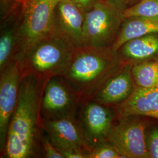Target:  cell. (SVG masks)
Listing matches in <instances>:
<instances>
[{
    "label": "cell",
    "mask_w": 158,
    "mask_h": 158,
    "mask_svg": "<svg viewBox=\"0 0 158 158\" xmlns=\"http://www.w3.org/2000/svg\"><path fill=\"white\" fill-rule=\"evenodd\" d=\"M46 82L32 76H23L2 153L6 158H28L35 155L41 127L40 102Z\"/></svg>",
    "instance_id": "obj_1"
},
{
    "label": "cell",
    "mask_w": 158,
    "mask_h": 158,
    "mask_svg": "<svg viewBox=\"0 0 158 158\" xmlns=\"http://www.w3.org/2000/svg\"><path fill=\"white\" fill-rule=\"evenodd\" d=\"M110 48L80 46L74 48L60 77L79 97L80 104L91 96L110 77L114 66Z\"/></svg>",
    "instance_id": "obj_2"
},
{
    "label": "cell",
    "mask_w": 158,
    "mask_h": 158,
    "mask_svg": "<svg viewBox=\"0 0 158 158\" xmlns=\"http://www.w3.org/2000/svg\"><path fill=\"white\" fill-rule=\"evenodd\" d=\"M73 48L66 40L53 35L40 41L18 60L23 77L32 76L48 81L60 76L67 66Z\"/></svg>",
    "instance_id": "obj_3"
},
{
    "label": "cell",
    "mask_w": 158,
    "mask_h": 158,
    "mask_svg": "<svg viewBox=\"0 0 158 158\" xmlns=\"http://www.w3.org/2000/svg\"><path fill=\"white\" fill-rule=\"evenodd\" d=\"M59 0H28L22 5L17 61L33 46L55 35V9Z\"/></svg>",
    "instance_id": "obj_4"
},
{
    "label": "cell",
    "mask_w": 158,
    "mask_h": 158,
    "mask_svg": "<svg viewBox=\"0 0 158 158\" xmlns=\"http://www.w3.org/2000/svg\"><path fill=\"white\" fill-rule=\"evenodd\" d=\"M124 19L123 10L100 0L85 12L83 45L110 48Z\"/></svg>",
    "instance_id": "obj_5"
},
{
    "label": "cell",
    "mask_w": 158,
    "mask_h": 158,
    "mask_svg": "<svg viewBox=\"0 0 158 158\" xmlns=\"http://www.w3.org/2000/svg\"><path fill=\"white\" fill-rule=\"evenodd\" d=\"M113 125L107 142L125 158H149L145 139V125L133 116L121 117Z\"/></svg>",
    "instance_id": "obj_6"
},
{
    "label": "cell",
    "mask_w": 158,
    "mask_h": 158,
    "mask_svg": "<svg viewBox=\"0 0 158 158\" xmlns=\"http://www.w3.org/2000/svg\"><path fill=\"white\" fill-rule=\"evenodd\" d=\"M80 102L79 97L60 77L46 83L40 107L41 119H51L74 115Z\"/></svg>",
    "instance_id": "obj_7"
},
{
    "label": "cell",
    "mask_w": 158,
    "mask_h": 158,
    "mask_svg": "<svg viewBox=\"0 0 158 158\" xmlns=\"http://www.w3.org/2000/svg\"><path fill=\"white\" fill-rule=\"evenodd\" d=\"M23 79L22 70L14 60L0 71V149L1 153L13 114L17 107L19 87Z\"/></svg>",
    "instance_id": "obj_8"
},
{
    "label": "cell",
    "mask_w": 158,
    "mask_h": 158,
    "mask_svg": "<svg viewBox=\"0 0 158 158\" xmlns=\"http://www.w3.org/2000/svg\"><path fill=\"white\" fill-rule=\"evenodd\" d=\"M82 106L79 122L91 149L107 142L113 127V112L107 106L88 101Z\"/></svg>",
    "instance_id": "obj_9"
},
{
    "label": "cell",
    "mask_w": 158,
    "mask_h": 158,
    "mask_svg": "<svg viewBox=\"0 0 158 158\" xmlns=\"http://www.w3.org/2000/svg\"><path fill=\"white\" fill-rule=\"evenodd\" d=\"M86 11L70 0H59L54 12L55 34L73 48L83 46V32Z\"/></svg>",
    "instance_id": "obj_10"
},
{
    "label": "cell",
    "mask_w": 158,
    "mask_h": 158,
    "mask_svg": "<svg viewBox=\"0 0 158 158\" xmlns=\"http://www.w3.org/2000/svg\"><path fill=\"white\" fill-rule=\"evenodd\" d=\"M41 128L45 131L54 145H71L90 152V147L82 127L74 115L51 119H41Z\"/></svg>",
    "instance_id": "obj_11"
},
{
    "label": "cell",
    "mask_w": 158,
    "mask_h": 158,
    "mask_svg": "<svg viewBox=\"0 0 158 158\" xmlns=\"http://www.w3.org/2000/svg\"><path fill=\"white\" fill-rule=\"evenodd\" d=\"M133 90L131 68L127 66L105 81L89 101H94L106 106L118 105L126 100Z\"/></svg>",
    "instance_id": "obj_12"
},
{
    "label": "cell",
    "mask_w": 158,
    "mask_h": 158,
    "mask_svg": "<svg viewBox=\"0 0 158 158\" xmlns=\"http://www.w3.org/2000/svg\"><path fill=\"white\" fill-rule=\"evenodd\" d=\"M117 106L119 118L144 115L158 119V86L137 87L126 100Z\"/></svg>",
    "instance_id": "obj_13"
},
{
    "label": "cell",
    "mask_w": 158,
    "mask_h": 158,
    "mask_svg": "<svg viewBox=\"0 0 158 158\" xmlns=\"http://www.w3.org/2000/svg\"><path fill=\"white\" fill-rule=\"evenodd\" d=\"M22 5L1 19L0 71L17 60L19 51V31Z\"/></svg>",
    "instance_id": "obj_14"
},
{
    "label": "cell",
    "mask_w": 158,
    "mask_h": 158,
    "mask_svg": "<svg viewBox=\"0 0 158 158\" xmlns=\"http://www.w3.org/2000/svg\"><path fill=\"white\" fill-rule=\"evenodd\" d=\"M152 34H158V18L142 16L125 18L110 48L117 52L128 41Z\"/></svg>",
    "instance_id": "obj_15"
},
{
    "label": "cell",
    "mask_w": 158,
    "mask_h": 158,
    "mask_svg": "<svg viewBox=\"0 0 158 158\" xmlns=\"http://www.w3.org/2000/svg\"><path fill=\"white\" fill-rule=\"evenodd\" d=\"M157 34H149L128 41L119 49L121 55L132 60H143L154 56L158 53Z\"/></svg>",
    "instance_id": "obj_16"
},
{
    "label": "cell",
    "mask_w": 158,
    "mask_h": 158,
    "mask_svg": "<svg viewBox=\"0 0 158 158\" xmlns=\"http://www.w3.org/2000/svg\"><path fill=\"white\" fill-rule=\"evenodd\" d=\"M131 72L138 87L158 86V61L136 64L131 68Z\"/></svg>",
    "instance_id": "obj_17"
},
{
    "label": "cell",
    "mask_w": 158,
    "mask_h": 158,
    "mask_svg": "<svg viewBox=\"0 0 158 158\" xmlns=\"http://www.w3.org/2000/svg\"><path fill=\"white\" fill-rule=\"evenodd\" d=\"M125 18L142 16L158 18V0H141L123 11Z\"/></svg>",
    "instance_id": "obj_18"
},
{
    "label": "cell",
    "mask_w": 158,
    "mask_h": 158,
    "mask_svg": "<svg viewBox=\"0 0 158 158\" xmlns=\"http://www.w3.org/2000/svg\"><path fill=\"white\" fill-rule=\"evenodd\" d=\"M116 148L108 142L102 143L93 148L88 158H123Z\"/></svg>",
    "instance_id": "obj_19"
},
{
    "label": "cell",
    "mask_w": 158,
    "mask_h": 158,
    "mask_svg": "<svg viewBox=\"0 0 158 158\" xmlns=\"http://www.w3.org/2000/svg\"><path fill=\"white\" fill-rule=\"evenodd\" d=\"M41 142L45 158H64L51 142L48 136H42L41 138Z\"/></svg>",
    "instance_id": "obj_20"
},
{
    "label": "cell",
    "mask_w": 158,
    "mask_h": 158,
    "mask_svg": "<svg viewBox=\"0 0 158 158\" xmlns=\"http://www.w3.org/2000/svg\"><path fill=\"white\" fill-rule=\"evenodd\" d=\"M147 144L149 158H158V130L151 131Z\"/></svg>",
    "instance_id": "obj_21"
},
{
    "label": "cell",
    "mask_w": 158,
    "mask_h": 158,
    "mask_svg": "<svg viewBox=\"0 0 158 158\" xmlns=\"http://www.w3.org/2000/svg\"><path fill=\"white\" fill-rule=\"evenodd\" d=\"M82 8L85 11H89L100 0H70Z\"/></svg>",
    "instance_id": "obj_22"
},
{
    "label": "cell",
    "mask_w": 158,
    "mask_h": 158,
    "mask_svg": "<svg viewBox=\"0 0 158 158\" xmlns=\"http://www.w3.org/2000/svg\"><path fill=\"white\" fill-rule=\"evenodd\" d=\"M109 4L121 10H124L132 0H106Z\"/></svg>",
    "instance_id": "obj_23"
},
{
    "label": "cell",
    "mask_w": 158,
    "mask_h": 158,
    "mask_svg": "<svg viewBox=\"0 0 158 158\" xmlns=\"http://www.w3.org/2000/svg\"><path fill=\"white\" fill-rule=\"evenodd\" d=\"M12 1L15 2L16 3H18V4H19L23 5V4H24L25 3H26V2H27L28 0H12Z\"/></svg>",
    "instance_id": "obj_24"
}]
</instances>
